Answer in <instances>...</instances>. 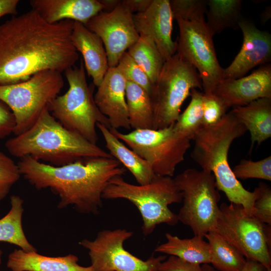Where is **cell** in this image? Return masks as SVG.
I'll list each match as a JSON object with an SVG mask.
<instances>
[{"label": "cell", "mask_w": 271, "mask_h": 271, "mask_svg": "<svg viewBox=\"0 0 271 271\" xmlns=\"http://www.w3.org/2000/svg\"><path fill=\"white\" fill-rule=\"evenodd\" d=\"M99 1L104 7L102 11L105 12H110L113 10L120 2L119 0H99Z\"/></svg>", "instance_id": "42"}, {"label": "cell", "mask_w": 271, "mask_h": 271, "mask_svg": "<svg viewBox=\"0 0 271 271\" xmlns=\"http://www.w3.org/2000/svg\"><path fill=\"white\" fill-rule=\"evenodd\" d=\"M74 21L47 22L34 10L0 25V85L25 81L45 70L73 67L79 54L71 39Z\"/></svg>", "instance_id": "1"}, {"label": "cell", "mask_w": 271, "mask_h": 271, "mask_svg": "<svg viewBox=\"0 0 271 271\" xmlns=\"http://www.w3.org/2000/svg\"><path fill=\"white\" fill-rule=\"evenodd\" d=\"M173 126L174 123L159 129H134L127 133L109 129L145 160L156 175L172 177L191 146L190 140L178 136Z\"/></svg>", "instance_id": "10"}, {"label": "cell", "mask_w": 271, "mask_h": 271, "mask_svg": "<svg viewBox=\"0 0 271 271\" xmlns=\"http://www.w3.org/2000/svg\"><path fill=\"white\" fill-rule=\"evenodd\" d=\"M117 67L127 81L131 82L144 89L150 95L153 84L146 73L138 65L128 52H125L120 59Z\"/></svg>", "instance_id": "32"}, {"label": "cell", "mask_w": 271, "mask_h": 271, "mask_svg": "<svg viewBox=\"0 0 271 271\" xmlns=\"http://www.w3.org/2000/svg\"><path fill=\"white\" fill-rule=\"evenodd\" d=\"M30 4L50 24L70 20L85 25L104 9L99 0H31Z\"/></svg>", "instance_id": "19"}, {"label": "cell", "mask_w": 271, "mask_h": 271, "mask_svg": "<svg viewBox=\"0 0 271 271\" xmlns=\"http://www.w3.org/2000/svg\"><path fill=\"white\" fill-rule=\"evenodd\" d=\"M202 108L203 126L217 123L226 113L228 109L220 98L213 93H203Z\"/></svg>", "instance_id": "35"}, {"label": "cell", "mask_w": 271, "mask_h": 271, "mask_svg": "<svg viewBox=\"0 0 271 271\" xmlns=\"http://www.w3.org/2000/svg\"><path fill=\"white\" fill-rule=\"evenodd\" d=\"M19 0H0V19L6 15H17V7Z\"/></svg>", "instance_id": "40"}, {"label": "cell", "mask_w": 271, "mask_h": 271, "mask_svg": "<svg viewBox=\"0 0 271 271\" xmlns=\"http://www.w3.org/2000/svg\"><path fill=\"white\" fill-rule=\"evenodd\" d=\"M2 255H3V251L1 250H0V265L2 262Z\"/></svg>", "instance_id": "44"}, {"label": "cell", "mask_w": 271, "mask_h": 271, "mask_svg": "<svg viewBox=\"0 0 271 271\" xmlns=\"http://www.w3.org/2000/svg\"><path fill=\"white\" fill-rule=\"evenodd\" d=\"M179 28L176 53L199 72L203 93H212L222 81L223 68L218 61L204 18L192 20L175 18Z\"/></svg>", "instance_id": "12"}, {"label": "cell", "mask_w": 271, "mask_h": 271, "mask_svg": "<svg viewBox=\"0 0 271 271\" xmlns=\"http://www.w3.org/2000/svg\"><path fill=\"white\" fill-rule=\"evenodd\" d=\"M126 83L117 66L109 68L94 96L96 105L108 118L112 128H131L125 99Z\"/></svg>", "instance_id": "18"}, {"label": "cell", "mask_w": 271, "mask_h": 271, "mask_svg": "<svg viewBox=\"0 0 271 271\" xmlns=\"http://www.w3.org/2000/svg\"><path fill=\"white\" fill-rule=\"evenodd\" d=\"M170 4L174 19L192 20L203 18L207 10L205 0H171Z\"/></svg>", "instance_id": "33"}, {"label": "cell", "mask_w": 271, "mask_h": 271, "mask_svg": "<svg viewBox=\"0 0 271 271\" xmlns=\"http://www.w3.org/2000/svg\"><path fill=\"white\" fill-rule=\"evenodd\" d=\"M140 35L149 37L166 61L176 53L177 42L172 40L173 14L170 0H153L144 12L133 14Z\"/></svg>", "instance_id": "17"}, {"label": "cell", "mask_w": 271, "mask_h": 271, "mask_svg": "<svg viewBox=\"0 0 271 271\" xmlns=\"http://www.w3.org/2000/svg\"><path fill=\"white\" fill-rule=\"evenodd\" d=\"M21 176L17 163L0 151V202L7 197Z\"/></svg>", "instance_id": "34"}, {"label": "cell", "mask_w": 271, "mask_h": 271, "mask_svg": "<svg viewBox=\"0 0 271 271\" xmlns=\"http://www.w3.org/2000/svg\"><path fill=\"white\" fill-rule=\"evenodd\" d=\"M191 101L184 112L180 114L174 123V131L180 137L190 141L201 127L203 121L202 98L203 92L196 89L190 91Z\"/></svg>", "instance_id": "30"}, {"label": "cell", "mask_w": 271, "mask_h": 271, "mask_svg": "<svg viewBox=\"0 0 271 271\" xmlns=\"http://www.w3.org/2000/svg\"><path fill=\"white\" fill-rule=\"evenodd\" d=\"M257 196L253 204L252 216L261 222L271 225V189L264 183H259Z\"/></svg>", "instance_id": "36"}, {"label": "cell", "mask_w": 271, "mask_h": 271, "mask_svg": "<svg viewBox=\"0 0 271 271\" xmlns=\"http://www.w3.org/2000/svg\"><path fill=\"white\" fill-rule=\"evenodd\" d=\"M110 155L123 165L133 175L139 185L150 183L155 177L149 164L134 151L126 147L106 126L97 123Z\"/></svg>", "instance_id": "23"}, {"label": "cell", "mask_w": 271, "mask_h": 271, "mask_svg": "<svg viewBox=\"0 0 271 271\" xmlns=\"http://www.w3.org/2000/svg\"><path fill=\"white\" fill-rule=\"evenodd\" d=\"M158 271H202L201 264L191 263L170 255L167 260L161 262Z\"/></svg>", "instance_id": "37"}, {"label": "cell", "mask_w": 271, "mask_h": 271, "mask_svg": "<svg viewBox=\"0 0 271 271\" xmlns=\"http://www.w3.org/2000/svg\"><path fill=\"white\" fill-rule=\"evenodd\" d=\"M11 209L0 219V241L17 245L26 252L37 251L27 238L22 226L24 201L19 196L10 198Z\"/></svg>", "instance_id": "26"}, {"label": "cell", "mask_w": 271, "mask_h": 271, "mask_svg": "<svg viewBox=\"0 0 271 271\" xmlns=\"http://www.w3.org/2000/svg\"><path fill=\"white\" fill-rule=\"evenodd\" d=\"M61 73L45 70L25 81L0 85V100L10 108L15 118V136L31 128L58 95L64 86Z\"/></svg>", "instance_id": "8"}, {"label": "cell", "mask_w": 271, "mask_h": 271, "mask_svg": "<svg viewBox=\"0 0 271 271\" xmlns=\"http://www.w3.org/2000/svg\"><path fill=\"white\" fill-rule=\"evenodd\" d=\"M5 146L14 157L29 156L56 167L91 158H113L96 144L64 127L48 107L31 128L7 140Z\"/></svg>", "instance_id": "4"}, {"label": "cell", "mask_w": 271, "mask_h": 271, "mask_svg": "<svg viewBox=\"0 0 271 271\" xmlns=\"http://www.w3.org/2000/svg\"><path fill=\"white\" fill-rule=\"evenodd\" d=\"M174 180L183 201L177 214L178 220L189 226L194 235L203 237L214 231L219 213L220 196L213 174L189 168Z\"/></svg>", "instance_id": "9"}, {"label": "cell", "mask_w": 271, "mask_h": 271, "mask_svg": "<svg viewBox=\"0 0 271 271\" xmlns=\"http://www.w3.org/2000/svg\"><path fill=\"white\" fill-rule=\"evenodd\" d=\"M71 39L77 51L83 56L85 69L92 78L94 85L99 86L109 68L102 40L78 22H74Z\"/></svg>", "instance_id": "20"}, {"label": "cell", "mask_w": 271, "mask_h": 271, "mask_svg": "<svg viewBox=\"0 0 271 271\" xmlns=\"http://www.w3.org/2000/svg\"><path fill=\"white\" fill-rule=\"evenodd\" d=\"M212 93L227 109L244 106L261 98H271V65H261L246 76L223 80Z\"/></svg>", "instance_id": "16"}, {"label": "cell", "mask_w": 271, "mask_h": 271, "mask_svg": "<svg viewBox=\"0 0 271 271\" xmlns=\"http://www.w3.org/2000/svg\"><path fill=\"white\" fill-rule=\"evenodd\" d=\"M125 99L130 128L153 129V110L149 93L138 85L126 81Z\"/></svg>", "instance_id": "25"}, {"label": "cell", "mask_w": 271, "mask_h": 271, "mask_svg": "<svg viewBox=\"0 0 271 271\" xmlns=\"http://www.w3.org/2000/svg\"><path fill=\"white\" fill-rule=\"evenodd\" d=\"M102 198L124 199L133 204L142 216V228L145 236L161 223L176 225L179 221L178 215L169 205L182 201L174 179L157 175L149 184L139 185L126 182L121 176H115L109 181Z\"/></svg>", "instance_id": "5"}, {"label": "cell", "mask_w": 271, "mask_h": 271, "mask_svg": "<svg viewBox=\"0 0 271 271\" xmlns=\"http://www.w3.org/2000/svg\"><path fill=\"white\" fill-rule=\"evenodd\" d=\"M146 73L153 84L157 80L165 60L149 37L140 35L138 41L127 51Z\"/></svg>", "instance_id": "29"}, {"label": "cell", "mask_w": 271, "mask_h": 271, "mask_svg": "<svg viewBox=\"0 0 271 271\" xmlns=\"http://www.w3.org/2000/svg\"><path fill=\"white\" fill-rule=\"evenodd\" d=\"M16 127L14 115L10 108L0 100V140L14 133Z\"/></svg>", "instance_id": "38"}, {"label": "cell", "mask_w": 271, "mask_h": 271, "mask_svg": "<svg viewBox=\"0 0 271 271\" xmlns=\"http://www.w3.org/2000/svg\"><path fill=\"white\" fill-rule=\"evenodd\" d=\"M250 134L251 147L271 137V98H261L231 110Z\"/></svg>", "instance_id": "22"}, {"label": "cell", "mask_w": 271, "mask_h": 271, "mask_svg": "<svg viewBox=\"0 0 271 271\" xmlns=\"http://www.w3.org/2000/svg\"><path fill=\"white\" fill-rule=\"evenodd\" d=\"M246 131L231 110L217 123L202 126L195 133L191 157L202 170L213 174L217 190L230 203L241 205L244 215L252 216L257 188L253 192L246 190L234 176L228 159L232 143Z\"/></svg>", "instance_id": "3"}, {"label": "cell", "mask_w": 271, "mask_h": 271, "mask_svg": "<svg viewBox=\"0 0 271 271\" xmlns=\"http://www.w3.org/2000/svg\"><path fill=\"white\" fill-rule=\"evenodd\" d=\"M241 271H267V269L259 262L246 259L245 264Z\"/></svg>", "instance_id": "41"}, {"label": "cell", "mask_w": 271, "mask_h": 271, "mask_svg": "<svg viewBox=\"0 0 271 271\" xmlns=\"http://www.w3.org/2000/svg\"><path fill=\"white\" fill-rule=\"evenodd\" d=\"M133 232L125 229L103 230L95 239H84L79 244L88 249L91 266L95 271H158L165 255L155 257L153 254L143 260L125 249L124 242Z\"/></svg>", "instance_id": "13"}, {"label": "cell", "mask_w": 271, "mask_h": 271, "mask_svg": "<svg viewBox=\"0 0 271 271\" xmlns=\"http://www.w3.org/2000/svg\"><path fill=\"white\" fill-rule=\"evenodd\" d=\"M122 2L132 14H138L145 12L152 4L153 0H123Z\"/></svg>", "instance_id": "39"}, {"label": "cell", "mask_w": 271, "mask_h": 271, "mask_svg": "<svg viewBox=\"0 0 271 271\" xmlns=\"http://www.w3.org/2000/svg\"><path fill=\"white\" fill-rule=\"evenodd\" d=\"M232 170L235 177L271 181V156L257 161L242 160Z\"/></svg>", "instance_id": "31"}, {"label": "cell", "mask_w": 271, "mask_h": 271, "mask_svg": "<svg viewBox=\"0 0 271 271\" xmlns=\"http://www.w3.org/2000/svg\"><path fill=\"white\" fill-rule=\"evenodd\" d=\"M165 236L167 242L158 246L156 252L174 255L191 263H210L209 245L203 237L194 235L191 238L181 239L169 233Z\"/></svg>", "instance_id": "24"}, {"label": "cell", "mask_w": 271, "mask_h": 271, "mask_svg": "<svg viewBox=\"0 0 271 271\" xmlns=\"http://www.w3.org/2000/svg\"><path fill=\"white\" fill-rule=\"evenodd\" d=\"M210 248V263L218 271H241L246 259L223 236L212 231L204 236Z\"/></svg>", "instance_id": "28"}, {"label": "cell", "mask_w": 271, "mask_h": 271, "mask_svg": "<svg viewBox=\"0 0 271 271\" xmlns=\"http://www.w3.org/2000/svg\"><path fill=\"white\" fill-rule=\"evenodd\" d=\"M206 10L207 28L213 36L224 30L231 28L237 29L242 19L241 0H207Z\"/></svg>", "instance_id": "27"}, {"label": "cell", "mask_w": 271, "mask_h": 271, "mask_svg": "<svg viewBox=\"0 0 271 271\" xmlns=\"http://www.w3.org/2000/svg\"><path fill=\"white\" fill-rule=\"evenodd\" d=\"M133 14L120 1L113 10L100 12L85 25L102 40L109 68L117 66L123 54L140 38Z\"/></svg>", "instance_id": "14"}, {"label": "cell", "mask_w": 271, "mask_h": 271, "mask_svg": "<svg viewBox=\"0 0 271 271\" xmlns=\"http://www.w3.org/2000/svg\"><path fill=\"white\" fill-rule=\"evenodd\" d=\"M78 259L72 254L52 257L40 254L37 251L15 249L8 256L7 266L12 271H95L91 265L84 267L79 265Z\"/></svg>", "instance_id": "21"}, {"label": "cell", "mask_w": 271, "mask_h": 271, "mask_svg": "<svg viewBox=\"0 0 271 271\" xmlns=\"http://www.w3.org/2000/svg\"><path fill=\"white\" fill-rule=\"evenodd\" d=\"M202 89L195 68L177 53L166 60L150 94L153 110V129L174 123L182 103L192 89Z\"/></svg>", "instance_id": "7"}, {"label": "cell", "mask_w": 271, "mask_h": 271, "mask_svg": "<svg viewBox=\"0 0 271 271\" xmlns=\"http://www.w3.org/2000/svg\"><path fill=\"white\" fill-rule=\"evenodd\" d=\"M69 88L58 95L49 104L51 114L64 127L75 132L89 142L96 144L98 136L96 124L110 128L108 118L99 110L93 95V87L88 86L83 61L78 67H72L64 71Z\"/></svg>", "instance_id": "6"}, {"label": "cell", "mask_w": 271, "mask_h": 271, "mask_svg": "<svg viewBox=\"0 0 271 271\" xmlns=\"http://www.w3.org/2000/svg\"><path fill=\"white\" fill-rule=\"evenodd\" d=\"M202 271H218L208 263L201 265Z\"/></svg>", "instance_id": "43"}, {"label": "cell", "mask_w": 271, "mask_h": 271, "mask_svg": "<svg viewBox=\"0 0 271 271\" xmlns=\"http://www.w3.org/2000/svg\"><path fill=\"white\" fill-rule=\"evenodd\" d=\"M241 205L223 203L214 231L223 236L246 258L271 268L270 225L244 214Z\"/></svg>", "instance_id": "11"}, {"label": "cell", "mask_w": 271, "mask_h": 271, "mask_svg": "<svg viewBox=\"0 0 271 271\" xmlns=\"http://www.w3.org/2000/svg\"><path fill=\"white\" fill-rule=\"evenodd\" d=\"M267 271H271V268L268 269L267 270Z\"/></svg>", "instance_id": "45"}, {"label": "cell", "mask_w": 271, "mask_h": 271, "mask_svg": "<svg viewBox=\"0 0 271 271\" xmlns=\"http://www.w3.org/2000/svg\"><path fill=\"white\" fill-rule=\"evenodd\" d=\"M21 176L38 190L50 189L58 195L57 207L73 205L83 214H96L109 181L126 169L114 158H94L53 166L26 156L17 163Z\"/></svg>", "instance_id": "2"}, {"label": "cell", "mask_w": 271, "mask_h": 271, "mask_svg": "<svg viewBox=\"0 0 271 271\" xmlns=\"http://www.w3.org/2000/svg\"><path fill=\"white\" fill-rule=\"evenodd\" d=\"M243 34L239 52L232 63L223 69V80L244 76L251 69L271 61V35L242 19L238 24Z\"/></svg>", "instance_id": "15"}]
</instances>
